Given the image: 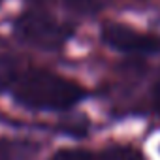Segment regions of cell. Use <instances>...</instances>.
<instances>
[{
	"instance_id": "cell-1",
	"label": "cell",
	"mask_w": 160,
	"mask_h": 160,
	"mask_svg": "<svg viewBox=\"0 0 160 160\" xmlns=\"http://www.w3.org/2000/svg\"><path fill=\"white\" fill-rule=\"evenodd\" d=\"M12 94L15 102L25 108L62 111L81 102L85 91L77 83L58 73L45 70H32L15 81Z\"/></svg>"
},
{
	"instance_id": "cell-2",
	"label": "cell",
	"mask_w": 160,
	"mask_h": 160,
	"mask_svg": "<svg viewBox=\"0 0 160 160\" xmlns=\"http://www.w3.org/2000/svg\"><path fill=\"white\" fill-rule=\"evenodd\" d=\"M15 30L23 42L49 51L58 49L70 36V30L64 25L40 12H28L21 15L15 25Z\"/></svg>"
},
{
	"instance_id": "cell-3",
	"label": "cell",
	"mask_w": 160,
	"mask_h": 160,
	"mask_svg": "<svg viewBox=\"0 0 160 160\" xmlns=\"http://www.w3.org/2000/svg\"><path fill=\"white\" fill-rule=\"evenodd\" d=\"M102 42L124 55H154L160 51V38L139 32L122 23H109L102 28Z\"/></svg>"
},
{
	"instance_id": "cell-4",
	"label": "cell",
	"mask_w": 160,
	"mask_h": 160,
	"mask_svg": "<svg viewBox=\"0 0 160 160\" xmlns=\"http://www.w3.org/2000/svg\"><path fill=\"white\" fill-rule=\"evenodd\" d=\"M104 160H145V156L130 145H113L104 152Z\"/></svg>"
},
{
	"instance_id": "cell-5",
	"label": "cell",
	"mask_w": 160,
	"mask_h": 160,
	"mask_svg": "<svg viewBox=\"0 0 160 160\" xmlns=\"http://www.w3.org/2000/svg\"><path fill=\"white\" fill-rule=\"evenodd\" d=\"M13 77H15V62L6 55H0V92L12 85Z\"/></svg>"
},
{
	"instance_id": "cell-6",
	"label": "cell",
	"mask_w": 160,
	"mask_h": 160,
	"mask_svg": "<svg viewBox=\"0 0 160 160\" xmlns=\"http://www.w3.org/2000/svg\"><path fill=\"white\" fill-rule=\"evenodd\" d=\"M51 160H94V156L81 149H62L57 151L51 156Z\"/></svg>"
},
{
	"instance_id": "cell-7",
	"label": "cell",
	"mask_w": 160,
	"mask_h": 160,
	"mask_svg": "<svg viewBox=\"0 0 160 160\" xmlns=\"http://www.w3.org/2000/svg\"><path fill=\"white\" fill-rule=\"evenodd\" d=\"M64 2L77 12H96L106 4V0H64Z\"/></svg>"
},
{
	"instance_id": "cell-8",
	"label": "cell",
	"mask_w": 160,
	"mask_h": 160,
	"mask_svg": "<svg viewBox=\"0 0 160 160\" xmlns=\"http://www.w3.org/2000/svg\"><path fill=\"white\" fill-rule=\"evenodd\" d=\"M17 149L12 141L0 139V160H17Z\"/></svg>"
},
{
	"instance_id": "cell-9",
	"label": "cell",
	"mask_w": 160,
	"mask_h": 160,
	"mask_svg": "<svg viewBox=\"0 0 160 160\" xmlns=\"http://www.w3.org/2000/svg\"><path fill=\"white\" fill-rule=\"evenodd\" d=\"M152 106H154L156 113L160 115V81L154 85V91H152Z\"/></svg>"
}]
</instances>
